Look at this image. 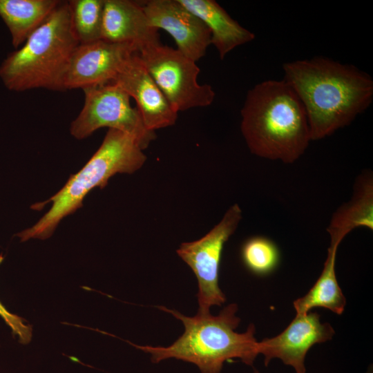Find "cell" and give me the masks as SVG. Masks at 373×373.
<instances>
[{
    "label": "cell",
    "mask_w": 373,
    "mask_h": 373,
    "mask_svg": "<svg viewBox=\"0 0 373 373\" xmlns=\"http://www.w3.org/2000/svg\"><path fill=\"white\" fill-rule=\"evenodd\" d=\"M283 70L305 108L311 140L349 125L372 102V77L352 65L320 57L285 63Z\"/></svg>",
    "instance_id": "obj_1"
},
{
    "label": "cell",
    "mask_w": 373,
    "mask_h": 373,
    "mask_svg": "<svg viewBox=\"0 0 373 373\" xmlns=\"http://www.w3.org/2000/svg\"><path fill=\"white\" fill-rule=\"evenodd\" d=\"M240 129L251 153L292 164L311 140L307 114L300 98L285 80H267L247 93Z\"/></svg>",
    "instance_id": "obj_2"
},
{
    "label": "cell",
    "mask_w": 373,
    "mask_h": 373,
    "mask_svg": "<svg viewBox=\"0 0 373 373\" xmlns=\"http://www.w3.org/2000/svg\"><path fill=\"white\" fill-rule=\"evenodd\" d=\"M158 308L180 320L184 332L168 347L129 343L149 354L153 363L175 358L195 365L200 373H221L224 363L229 360L239 358L245 365L252 366L259 354L253 324L244 333L235 332L240 322L236 315V303L229 304L216 316L197 313L190 317L165 307Z\"/></svg>",
    "instance_id": "obj_3"
},
{
    "label": "cell",
    "mask_w": 373,
    "mask_h": 373,
    "mask_svg": "<svg viewBox=\"0 0 373 373\" xmlns=\"http://www.w3.org/2000/svg\"><path fill=\"white\" fill-rule=\"evenodd\" d=\"M79 44L68 1H60L45 21L0 65V78L10 90L35 88L64 91V79Z\"/></svg>",
    "instance_id": "obj_4"
},
{
    "label": "cell",
    "mask_w": 373,
    "mask_h": 373,
    "mask_svg": "<svg viewBox=\"0 0 373 373\" xmlns=\"http://www.w3.org/2000/svg\"><path fill=\"white\" fill-rule=\"evenodd\" d=\"M146 158L133 137L116 129H108L102 144L83 168L72 175L62 189L48 200L31 207L38 210L46 203H52L48 211L36 224L17 236L21 242L48 238L64 218L82 207L84 198L92 189L104 188L116 173H133L144 165Z\"/></svg>",
    "instance_id": "obj_5"
},
{
    "label": "cell",
    "mask_w": 373,
    "mask_h": 373,
    "mask_svg": "<svg viewBox=\"0 0 373 373\" xmlns=\"http://www.w3.org/2000/svg\"><path fill=\"white\" fill-rule=\"evenodd\" d=\"M84 103L71 122L70 134L76 139L88 137L97 129L108 127L133 137L144 150L156 137L145 126L137 108L131 105L130 96L115 82L82 89Z\"/></svg>",
    "instance_id": "obj_6"
},
{
    "label": "cell",
    "mask_w": 373,
    "mask_h": 373,
    "mask_svg": "<svg viewBox=\"0 0 373 373\" xmlns=\"http://www.w3.org/2000/svg\"><path fill=\"white\" fill-rule=\"evenodd\" d=\"M147 71L170 105L178 113L212 104L216 94L209 84H200L196 61L160 42L138 52Z\"/></svg>",
    "instance_id": "obj_7"
},
{
    "label": "cell",
    "mask_w": 373,
    "mask_h": 373,
    "mask_svg": "<svg viewBox=\"0 0 373 373\" xmlns=\"http://www.w3.org/2000/svg\"><path fill=\"white\" fill-rule=\"evenodd\" d=\"M241 219L242 210L236 203L205 236L195 241L183 242L176 250L197 278L198 314H209L211 306H220L226 301L218 285L221 257L224 244L234 233Z\"/></svg>",
    "instance_id": "obj_8"
},
{
    "label": "cell",
    "mask_w": 373,
    "mask_h": 373,
    "mask_svg": "<svg viewBox=\"0 0 373 373\" xmlns=\"http://www.w3.org/2000/svg\"><path fill=\"white\" fill-rule=\"evenodd\" d=\"M135 52L138 50L132 45L103 39L79 44L66 70L64 90L113 82L124 62Z\"/></svg>",
    "instance_id": "obj_9"
},
{
    "label": "cell",
    "mask_w": 373,
    "mask_h": 373,
    "mask_svg": "<svg viewBox=\"0 0 373 373\" xmlns=\"http://www.w3.org/2000/svg\"><path fill=\"white\" fill-rule=\"evenodd\" d=\"M334 333L332 325L321 323L316 312L296 314L280 334L258 342V354L263 355L265 366L278 358L293 367L295 373H306L307 352L314 345L332 339Z\"/></svg>",
    "instance_id": "obj_10"
},
{
    "label": "cell",
    "mask_w": 373,
    "mask_h": 373,
    "mask_svg": "<svg viewBox=\"0 0 373 373\" xmlns=\"http://www.w3.org/2000/svg\"><path fill=\"white\" fill-rule=\"evenodd\" d=\"M140 3L150 24L167 32L178 51L195 61L204 56L211 44V32L179 0H149Z\"/></svg>",
    "instance_id": "obj_11"
},
{
    "label": "cell",
    "mask_w": 373,
    "mask_h": 373,
    "mask_svg": "<svg viewBox=\"0 0 373 373\" xmlns=\"http://www.w3.org/2000/svg\"><path fill=\"white\" fill-rule=\"evenodd\" d=\"M113 82L135 99L148 130L155 131L175 123L178 113L147 71L138 52L128 58Z\"/></svg>",
    "instance_id": "obj_12"
},
{
    "label": "cell",
    "mask_w": 373,
    "mask_h": 373,
    "mask_svg": "<svg viewBox=\"0 0 373 373\" xmlns=\"http://www.w3.org/2000/svg\"><path fill=\"white\" fill-rule=\"evenodd\" d=\"M140 2L129 0H104L101 39L143 48L160 42Z\"/></svg>",
    "instance_id": "obj_13"
},
{
    "label": "cell",
    "mask_w": 373,
    "mask_h": 373,
    "mask_svg": "<svg viewBox=\"0 0 373 373\" xmlns=\"http://www.w3.org/2000/svg\"><path fill=\"white\" fill-rule=\"evenodd\" d=\"M191 12L199 17L209 28L211 44L216 48L220 58L235 48L252 41L254 35L240 26L213 0H179Z\"/></svg>",
    "instance_id": "obj_14"
},
{
    "label": "cell",
    "mask_w": 373,
    "mask_h": 373,
    "mask_svg": "<svg viewBox=\"0 0 373 373\" xmlns=\"http://www.w3.org/2000/svg\"><path fill=\"white\" fill-rule=\"evenodd\" d=\"M358 227L373 229V176L370 170L358 175L350 200L334 213L327 231L330 238L343 240Z\"/></svg>",
    "instance_id": "obj_15"
},
{
    "label": "cell",
    "mask_w": 373,
    "mask_h": 373,
    "mask_svg": "<svg viewBox=\"0 0 373 373\" xmlns=\"http://www.w3.org/2000/svg\"><path fill=\"white\" fill-rule=\"evenodd\" d=\"M342 240L330 238L323 271L315 284L303 297L294 301L296 314H305L314 307H323L336 314H341L345 309L346 299L338 283L335 262L338 247Z\"/></svg>",
    "instance_id": "obj_16"
},
{
    "label": "cell",
    "mask_w": 373,
    "mask_h": 373,
    "mask_svg": "<svg viewBox=\"0 0 373 373\" xmlns=\"http://www.w3.org/2000/svg\"><path fill=\"white\" fill-rule=\"evenodd\" d=\"M61 1L0 0V17L8 28L12 46L19 48L49 17Z\"/></svg>",
    "instance_id": "obj_17"
},
{
    "label": "cell",
    "mask_w": 373,
    "mask_h": 373,
    "mask_svg": "<svg viewBox=\"0 0 373 373\" xmlns=\"http://www.w3.org/2000/svg\"><path fill=\"white\" fill-rule=\"evenodd\" d=\"M104 0L68 1L74 33L79 44L101 39Z\"/></svg>",
    "instance_id": "obj_18"
},
{
    "label": "cell",
    "mask_w": 373,
    "mask_h": 373,
    "mask_svg": "<svg viewBox=\"0 0 373 373\" xmlns=\"http://www.w3.org/2000/svg\"><path fill=\"white\" fill-rule=\"evenodd\" d=\"M241 258L248 270L256 275L265 276L277 267L280 252L276 245L270 239L254 236L243 243Z\"/></svg>",
    "instance_id": "obj_19"
},
{
    "label": "cell",
    "mask_w": 373,
    "mask_h": 373,
    "mask_svg": "<svg viewBox=\"0 0 373 373\" xmlns=\"http://www.w3.org/2000/svg\"><path fill=\"white\" fill-rule=\"evenodd\" d=\"M0 316L10 327L21 343H28L32 338V327L19 316L10 313L0 302Z\"/></svg>",
    "instance_id": "obj_20"
},
{
    "label": "cell",
    "mask_w": 373,
    "mask_h": 373,
    "mask_svg": "<svg viewBox=\"0 0 373 373\" xmlns=\"http://www.w3.org/2000/svg\"><path fill=\"white\" fill-rule=\"evenodd\" d=\"M253 373H261L258 370L254 369Z\"/></svg>",
    "instance_id": "obj_21"
}]
</instances>
